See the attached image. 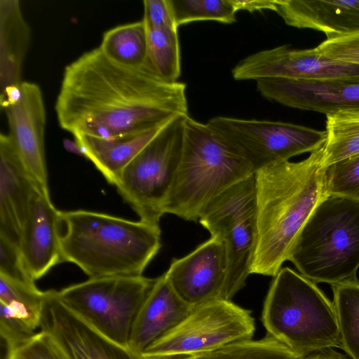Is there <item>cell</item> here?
Listing matches in <instances>:
<instances>
[{
  "label": "cell",
  "mask_w": 359,
  "mask_h": 359,
  "mask_svg": "<svg viewBox=\"0 0 359 359\" xmlns=\"http://www.w3.org/2000/svg\"><path fill=\"white\" fill-rule=\"evenodd\" d=\"M60 126L73 134L111 139L189 116L186 84L168 83L147 65L115 63L99 47L65 69L56 99Z\"/></svg>",
  "instance_id": "cell-1"
},
{
  "label": "cell",
  "mask_w": 359,
  "mask_h": 359,
  "mask_svg": "<svg viewBox=\"0 0 359 359\" xmlns=\"http://www.w3.org/2000/svg\"><path fill=\"white\" fill-rule=\"evenodd\" d=\"M323 146L299 162L282 161L255 172L257 240L250 274L274 277L311 214L324 198Z\"/></svg>",
  "instance_id": "cell-2"
},
{
  "label": "cell",
  "mask_w": 359,
  "mask_h": 359,
  "mask_svg": "<svg viewBox=\"0 0 359 359\" xmlns=\"http://www.w3.org/2000/svg\"><path fill=\"white\" fill-rule=\"evenodd\" d=\"M62 262L76 265L89 278L142 276L161 247V229L86 210H60Z\"/></svg>",
  "instance_id": "cell-3"
},
{
  "label": "cell",
  "mask_w": 359,
  "mask_h": 359,
  "mask_svg": "<svg viewBox=\"0 0 359 359\" xmlns=\"http://www.w3.org/2000/svg\"><path fill=\"white\" fill-rule=\"evenodd\" d=\"M255 172L251 163L224 136L187 116L180 159L164 212L198 221L214 198Z\"/></svg>",
  "instance_id": "cell-4"
},
{
  "label": "cell",
  "mask_w": 359,
  "mask_h": 359,
  "mask_svg": "<svg viewBox=\"0 0 359 359\" xmlns=\"http://www.w3.org/2000/svg\"><path fill=\"white\" fill-rule=\"evenodd\" d=\"M273 278L262 313L267 334L302 358L341 348L334 304L316 283L287 267Z\"/></svg>",
  "instance_id": "cell-5"
},
{
  "label": "cell",
  "mask_w": 359,
  "mask_h": 359,
  "mask_svg": "<svg viewBox=\"0 0 359 359\" xmlns=\"http://www.w3.org/2000/svg\"><path fill=\"white\" fill-rule=\"evenodd\" d=\"M287 261L315 283L333 285L358 280L359 203L324 198L299 231Z\"/></svg>",
  "instance_id": "cell-6"
},
{
  "label": "cell",
  "mask_w": 359,
  "mask_h": 359,
  "mask_svg": "<svg viewBox=\"0 0 359 359\" xmlns=\"http://www.w3.org/2000/svg\"><path fill=\"white\" fill-rule=\"evenodd\" d=\"M156 279L143 276L93 278L64 287L57 295L92 327L129 349L133 324Z\"/></svg>",
  "instance_id": "cell-7"
},
{
  "label": "cell",
  "mask_w": 359,
  "mask_h": 359,
  "mask_svg": "<svg viewBox=\"0 0 359 359\" xmlns=\"http://www.w3.org/2000/svg\"><path fill=\"white\" fill-rule=\"evenodd\" d=\"M171 120L122 171L116 187L140 220L159 226L179 165L183 121Z\"/></svg>",
  "instance_id": "cell-8"
},
{
  "label": "cell",
  "mask_w": 359,
  "mask_h": 359,
  "mask_svg": "<svg viewBox=\"0 0 359 359\" xmlns=\"http://www.w3.org/2000/svg\"><path fill=\"white\" fill-rule=\"evenodd\" d=\"M201 224L225 246L229 301L245 285L257 240L255 174L214 198L201 213Z\"/></svg>",
  "instance_id": "cell-9"
},
{
  "label": "cell",
  "mask_w": 359,
  "mask_h": 359,
  "mask_svg": "<svg viewBox=\"0 0 359 359\" xmlns=\"http://www.w3.org/2000/svg\"><path fill=\"white\" fill-rule=\"evenodd\" d=\"M255 331L252 311L231 301L215 300L194 306L176 327L149 346L147 358H182L251 340Z\"/></svg>",
  "instance_id": "cell-10"
},
{
  "label": "cell",
  "mask_w": 359,
  "mask_h": 359,
  "mask_svg": "<svg viewBox=\"0 0 359 359\" xmlns=\"http://www.w3.org/2000/svg\"><path fill=\"white\" fill-rule=\"evenodd\" d=\"M207 123L234 144L256 171L321 148L325 130L282 121L216 116Z\"/></svg>",
  "instance_id": "cell-11"
},
{
  "label": "cell",
  "mask_w": 359,
  "mask_h": 359,
  "mask_svg": "<svg viewBox=\"0 0 359 359\" xmlns=\"http://www.w3.org/2000/svg\"><path fill=\"white\" fill-rule=\"evenodd\" d=\"M231 72L237 81L328 80L359 78V65L330 59L318 53L315 48L297 50L282 45L248 55Z\"/></svg>",
  "instance_id": "cell-12"
},
{
  "label": "cell",
  "mask_w": 359,
  "mask_h": 359,
  "mask_svg": "<svg viewBox=\"0 0 359 359\" xmlns=\"http://www.w3.org/2000/svg\"><path fill=\"white\" fill-rule=\"evenodd\" d=\"M39 327L53 339L67 359H150L100 333L70 310L54 290L44 292Z\"/></svg>",
  "instance_id": "cell-13"
},
{
  "label": "cell",
  "mask_w": 359,
  "mask_h": 359,
  "mask_svg": "<svg viewBox=\"0 0 359 359\" xmlns=\"http://www.w3.org/2000/svg\"><path fill=\"white\" fill-rule=\"evenodd\" d=\"M228 262L224 243L212 237L182 258H174L165 272L178 296L194 307L227 300Z\"/></svg>",
  "instance_id": "cell-14"
},
{
  "label": "cell",
  "mask_w": 359,
  "mask_h": 359,
  "mask_svg": "<svg viewBox=\"0 0 359 359\" xmlns=\"http://www.w3.org/2000/svg\"><path fill=\"white\" fill-rule=\"evenodd\" d=\"M256 82L257 90L264 98L286 107L325 115L359 109V78L266 79Z\"/></svg>",
  "instance_id": "cell-15"
},
{
  "label": "cell",
  "mask_w": 359,
  "mask_h": 359,
  "mask_svg": "<svg viewBox=\"0 0 359 359\" xmlns=\"http://www.w3.org/2000/svg\"><path fill=\"white\" fill-rule=\"evenodd\" d=\"M14 147L29 175L49 192L45 155L46 109L40 87L23 81L18 100L6 109Z\"/></svg>",
  "instance_id": "cell-16"
},
{
  "label": "cell",
  "mask_w": 359,
  "mask_h": 359,
  "mask_svg": "<svg viewBox=\"0 0 359 359\" xmlns=\"http://www.w3.org/2000/svg\"><path fill=\"white\" fill-rule=\"evenodd\" d=\"M61 226L60 210L53 204L49 192L39 188L18 244L24 264L34 281L63 262L60 252Z\"/></svg>",
  "instance_id": "cell-17"
},
{
  "label": "cell",
  "mask_w": 359,
  "mask_h": 359,
  "mask_svg": "<svg viewBox=\"0 0 359 359\" xmlns=\"http://www.w3.org/2000/svg\"><path fill=\"white\" fill-rule=\"evenodd\" d=\"M39 188L21 161L10 135L1 133L0 236L18 245L32 201Z\"/></svg>",
  "instance_id": "cell-18"
},
{
  "label": "cell",
  "mask_w": 359,
  "mask_h": 359,
  "mask_svg": "<svg viewBox=\"0 0 359 359\" xmlns=\"http://www.w3.org/2000/svg\"><path fill=\"white\" fill-rule=\"evenodd\" d=\"M193 308L178 296L163 273L156 278L137 312L131 329L129 349L142 355L149 346L181 323Z\"/></svg>",
  "instance_id": "cell-19"
},
{
  "label": "cell",
  "mask_w": 359,
  "mask_h": 359,
  "mask_svg": "<svg viewBox=\"0 0 359 359\" xmlns=\"http://www.w3.org/2000/svg\"><path fill=\"white\" fill-rule=\"evenodd\" d=\"M31 31L18 0H0V104L4 110L20 97L22 68Z\"/></svg>",
  "instance_id": "cell-20"
},
{
  "label": "cell",
  "mask_w": 359,
  "mask_h": 359,
  "mask_svg": "<svg viewBox=\"0 0 359 359\" xmlns=\"http://www.w3.org/2000/svg\"><path fill=\"white\" fill-rule=\"evenodd\" d=\"M273 11L289 26L327 37L359 32V0H274Z\"/></svg>",
  "instance_id": "cell-21"
},
{
  "label": "cell",
  "mask_w": 359,
  "mask_h": 359,
  "mask_svg": "<svg viewBox=\"0 0 359 359\" xmlns=\"http://www.w3.org/2000/svg\"><path fill=\"white\" fill-rule=\"evenodd\" d=\"M170 121L144 132L116 138L104 139L83 134L74 137L86 158L109 184L115 186L124 168Z\"/></svg>",
  "instance_id": "cell-22"
},
{
  "label": "cell",
  "mask_w": 359,
  "mask_h": 359,
  "mask_svg": "<svg viewBox=\"0 0 359 359\" xmlns=\"http://www.w3.org/2000/svg\"><path fill=\"white\" fill-rule=\"evenodd\" d=\"M99 48L118 65L139 68L147 60V30L142 20L121 25L105 32Z\"/></svg>",
  "instance_id": "cell-23"
},
{
  "label": "cell",
  "mask_w": 359,
  "mask_h": 359,
  "mask_svg": "<svg viewBox=\"0 0 359 359\" xmlns=\"http://www.w3.org/2000/svg\"><path fill=\"white\" fill-rule=\"evenodd\" d=\"M325 167L359 153V109L326 115Z\"/></svg>",
  "instance_id": "cell-24"
},
{
  "label": "cell",
  "mask_w": 359,
  "mask_h": 359,
  "mask_svg": "<svg viewBox=\"0 0 359 359\" xmlns=\"http://www.w3.org/2000/svg\"><path fill=\"white\" fill-rule=\"evenodd\" d=\"M342 349L359 359V280L332 285Z\"/></svg>",
  "instance_id": "cell-25"
},
{
  "label": "cell",
  "mask_w": 359,
  "mask_h": 359,
  "mask_svg": "<svg viewBox=\"0 0 359 359\" xmlns=\"http://www.w3.org/2000/svg\"><path fill=\"white\" fill-rule=\"evenodd\" d=\"M147 30L146 65L164 81L177 82L181 74L177 30L149 27H147Z\"/></svg>",
  "instance_id": "cell-26"
},
{
  "label": "cell",
  "mask_w": 359,
  "mask_h": 359,
  "mask_svg": "<svg viewBox=\"0 0 359 359\" xmlns=\"http://www.w3.org/2000/svg\"><path fill=\"white\" fill-rule=\"evenodd\" d=\"M44 292L35 283L12 280L0 275V303L36 330L40 326Z\"/></svg>",
  "instance_id": "cell-27"
},
{
  "label": "cell",
  "mask_w": 359,
  "mask_h": 359,
  "mask_svg": "<svg viewBox=\"0 0 359 359\" xmlns=\"http://www.w3.org/2000/svg\"><path fill=\"white\" fill-rule=\"evenodd\" d=\"M286 346L267 334L258 340L230 344L189 359H302Z\"/></svg>",
  "instance_id": "cell-28"
},
{
  "label": "cell",
  "mask_w": 359,
  "mask_h": 359,
  "mask_svg": "<svg viewBox=\"0 0 359 359\" xmlns=\"http://www.w3.org/2000/svg\"><path fill=\"white\" fill-rule=\"evenodd\" d=\"M177 27L198 20L231 24L238 11L233 0H169Z\"/></svg>",
  "instance_id": "cell-29"
},
{
  "label": "cell",
  "mask_w": 359,
  "mask_h": 359,
  "mask_svg": "<svg viewBox=\"0 0 359 359\" xmlns=\"http://www.w3.org/2000/svg\"><path fill=\"white\" fill-rule=\"evenodd\" d=\"M325 197L337 196L359 203V153L325 168Z\"/></svg>",
  "instance_id": "cell-30"
},
{
  "label": "cell",
  "mask_w": 359,
  "mask_h": 359,
  "mask_svg": "<svg viewBox=\"0 0 359 359\" xmlns=\"http://www.w3.org/2000/svg\"><path fill=\"white\" fill-rule=\"evenodd\" d=\"M315 49L330 59L359 65V32L327 37Z\"/></svg>",
  "instance_id": "cell-31"
},
{
  "label": "cell",
  "mask_w": 359,
  "mask_h": 359,
  "mask_svg": "<svg viewBox=\"0 0 359 359\" xmlns=\"http://www.w3.org/2000/svg\"><path fill=\"white\" fill-rule=\"evenodd\" d=\"M34 331L8 306L0 303V333L6 345L7 355L30 339L36 334Z\"/></svg>",
  "instance_id": "cell-32"
},
{
  "label": "cell",
  "mask_w": 359,
  "mask_h": 359,
  "mask_svg": "<svg viewBox=\"0 0 359 359\" xmlns=\"http://www.w3.org/2000/svg\"><path fill=\"white\" fill-rule=\"evenodd\" d=\"M6 359H67L53 339L41 330L7 355Z\"/></svg>",
  "instance_id": "cell-33"
},
{
  "label": "cell",
  "mask_w": 359,
  "mask_h": 359,
  "mask_svg": "<svg viewBox=\"0 0 359 359\" xmlns=\"http://www.w3.org/2000/svg\"><path fill=\"white\" fill-rule=\"evenodd\" d=\"M0 275L15 280L35 283L24 264L18 245L3 236H0Z\"/></svg>",
  "instance_id": "cell-34"
},
{
  "label": "cell",
  "mask_w": 359,
  "mask_h": 359,
  "mask_svg": "<svg viewBox=\"0 0 359 359\" xmlns=\"http://www.w3.org/2000/svg\"><path fill=\"white\" fill-rule=\"evenodd\" d=\"M143 4L147 27L177 30L169 0H144Z\"/></svg>",
  "instance_id": "cell-35"
},
{
  "label": "cell",
  "mask_w": 359,
  "mask_h": 359,
  "mask_svg": "<svg viewBox=\"0 0 359 359\" xmlns=\"http://www.w3.org/2000/svg\"><path fill=\"white\" fill-rule=\"evenodd\" d=\"M238 11L246 10L249 12L255 11L271 10L273 8V1L268 0H233Z\"/></svg>",
  "instance_id": "cell-36"
},
{
  "label": "cell",
  "mask_w": 359,
  "mask_h": 359,
  "mask_svg": "<svg viewBox=\"0 0 359 359\" xmlns=\"http://www.w3.org/2000/svg\"><path fill=\"white\" fill-rule=\"evenodd\" d=\"M302 359H348L344 355L333 348L311 354Z\"/></svg>",
  "instance_id": "cell-37"
},
{
  "label": "cell",
  "mask_w": 359,
  "mask_h": 359,
  "mask_svg": "<svg viewBox=\"0 0 359 359\" xmlns=\"http://www.w3.org/2000/svg\"><path fill=\"white\" fill-rule=\"evenodd\" d=\"M63 144L66 150L76 155L83 156L86 158V154L82 149L80 144L76 141H72L69 139H65L63 140Z\"/></svg>",
  "instance_id": "cell-38"
}]
</instances>
